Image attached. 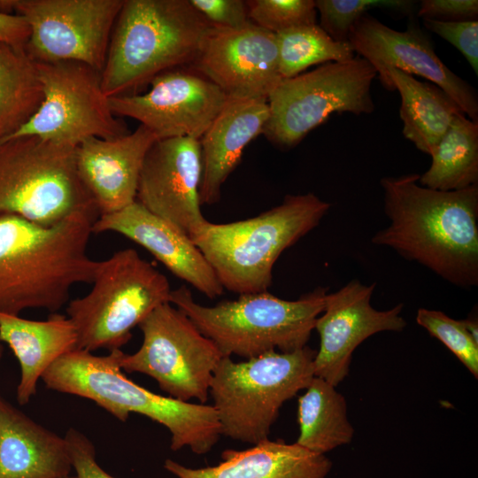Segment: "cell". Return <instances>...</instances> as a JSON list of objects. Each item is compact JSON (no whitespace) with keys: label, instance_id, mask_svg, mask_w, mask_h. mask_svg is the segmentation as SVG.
<instances>
[{"label":"cell","instance_id":"obj_7","mask_svg":"<svg viewBox=\"0 0 478 478\" xmlns=\"http://www.w3.org/2000/svg\"><path fill=\"white\" fill-rule=\"evenodd\" d=\"M315 355L306 345L239 362L223 357L209 389L221 435L252 445L268 439L281 407L313 379Z\"/></svg>","mask_w":478,"mask_h":478},{"label":"cell","instance_id":"obj_6","mask_svg":"<svg viewBox=\"0 0 478 478\" xmlns=\"http://www.w3.org/2000/svg\"><path fill=\"white\" fill-rule=\"evenodd\" d=\"M327 294V288L318 287L297 300H285L265 291L242 294L237 299L205 306L181 286L172 290L170 303L212 340L224 357L247 359L306 346L324 310Z\"/></svg>","mask_w":478,"mask_h":478},{"label":"cell","instance_id":"obj_39","mask_svg":"<svg viewBox=\"0 0 478 478\" xmlns=\"http://www.w3.org/2000/svg\"><path fill=\"white\" fill-rule=\"evenodd\" d=\"M3 352H4V347L3 345L0 343V361H1V358L3 357Z\"/></svg>","mask_w":478,"mask_h":478},{"label":"cell","instance_id":"obj_5","mask_svg":"<svg viewBox=\"0 0 478 478\" xmlns=\"http://www.w3.org/2000/svg\"><path fill=\"white\" fill-rule=\"evenodd\" d=\"M329 208L312 192L287 195L255 217L219 224L206 220L189 236L223 289L239 295L265 292L280 255L315 228Z\"/></svg>","mask_w":478,"mask_h":478},{"label":"cell","instance_id":"obj_26","mask_svg":"<svg viewBox=\"0 0 478 478\" xmlns=\"http://www.w3.org/2000/svg\"><path fill=\"white\" fill-rule=\"evenodd\" d=\"M297 420L299 446L318 454L348 444L354 428L347 414L344 397L335 386L314 376L305 392L298 398Z\"/></svg>","mask_w":478,"mask_h":478},{"label":"cell","instance_id":"obj_31","mask_svg":"<svg viewBox=\"0 0 478 478\" xmlns=\"http://www.w3.org/2000/svg\"><path fill=\"white\" fill-rule=\"evenodd\" d=\"M417 323L441 341L477 378L478 343L467 331L464 320H454L441 311L420 308Z\"/></svg>","mask_w":478,"mask_h":478},{"label":"cell","instance_id":"obj_18","mask_svg":"<svg viewBox=\"0 0 478 478\" xmlns=\"http://www.w3.org/2000/svg\"><path fill=\"white\" fill-rule=\"evenodd\" d=\"M201 173L199 140H157L144 158L136 201L189 235L207 220L199 199Z\"/></svg>","mask_w":478,"mask_h":478},{"label":"cell","instance_id":"obj_3","mask_svg":"<svg viewBox=\"0 0 478 478\" xmlns=\"http://www.w3.org/2000/svg\"><path fill=\"white\" fill-rule=\"evenodd\" d=\"M120 350L104 356L74 350L57 359L42 380L47 389L92 400L123 422L134 412L163 425L174 451L188 447L195 454L209 452L222 436L214 407L161 396L136 384L119 366Z\"/></svg>","mask_w":478,"mask_h":478},{"label":"cell","instance_id":"obj_23","mask_svg":"<svg viewBox=\"0 0 478 478\" xmlns=\"http://www.w3.org/2000/svg\"><path fill=\"white\" fill-rule=\"evenodd\" d=\"M71 471L65 437L0 395V478H67Z\"/></svg>","mask_w":478,"mask_h":478},{"label":"cell","instance_id":"obj_29","mask_svg":"<svg viewBox=\"0 0 478 478\" xmlns=\"http://www.w3.org/2000/svg\"><path fill=\"white\" fill-rule=\"evenodd\" d=\"M275 36L281 79L297 76L314 65L346 61L356 55L349 42L333 40L317 24L294 27Z\"/></svg>","mask_w":478,"mask_h":478},{"label":"cell","instance_id":"obj_14","mask_svg":"<svg viewBox=\"0 0 478 478\" xmlns=\"http://www.w3.org/2000/svg\"><path fill=\"white\" fill-rule=\"evenodd\" d=\"M144 94L109 97L116 116L140 122L158 140H199L227 104L223 91L190 66L166 71L150 82Z\"/></svg>","mask_w":478,"mask_h":478},{"label":"cell","instance_id":"obj_13","mask_svg":"<svg viewBox=\"0 0 478 478\" xmlns=\"http://www.w3.org/2000/svg\"><path fill=\"white\" fill-rule=\"evenodd\" d=\"M124 0H0V12L23 17L35 61H78L101 71Z\"/></svg>","mask_w":478,"mask_h":478},{"label":"cell","instance_id":"obj_40","mask_svg":"<svg viewBox=\"0 0 478 478\" xmlns=\"http://www.w3.org/2000/svg\"><path fill=\"white\" fill-rule=\"evenodd\" d=\"M67 478H75V476L74 475H73V476L70 475Z\"/></svg>","mask_w":478,"mask_h":478},{"label":"cell","instance_id":"obj_16","mask_svg":"<svg viewBox=\"0 0 478 478\" xmlns=\"http://www.w3.org/2000/svg\"><path fill=\"white\" fill-rule=\"evenodd\" d=\"M190 67L234 100H267L282 80L275 35L252 22L239 28L210 26Z\"/></svg>","mask_w":478,"mask_h":478},{"label":"cell","instance_id":"obj_1","mask_svg":"<svg viewBox=\"0 0 478 478\" xmlns=\"http://www.w3.org/2000/svg\"><path fill=\"white\" fill-rule=\"evenodd\" d=\"M420 174L381 180L389 225L371 239L461 288L478 284V185L455 191L421 186Z\"/></svg>","mask_w":478,"mask_h":478},{"label":"cell","instance_id":"obj_37","mask_svg":"<svg viewBox=\"0 0 478 478\" xmlns=\"http://www.w3.org/2000/svg\"><path fill=\"white\" fill-rule=\"evenodd\" d=\"M29 35L30 28L23 17L0 12V42L26 45Z\"/></svg>","mask_w":478,"mask_h":478},{"label":"cell","instance_id":"obj_12","mask_svg":"<svg viewBox=\"0 0 478 478\" xmlns=\"http://www.w3.org/2000/svg\"><path fill=\"white\" fill-rule=\"evenodd\" d=\"M36 65L43 100L35 115L7 138L34 135L76 148L89 138L109 139L128 133L112 112L99 71L70 60L36 61Z\"/></svg>","mask_w":478,"mask_h":478},{"label":"cell","instance_id":"obj_11","mask_svg":"<svg viewBox=\"0 0 478 478\" xmlns=\"http://www.w3.org/2000/svg\"><path fill=\"white\" fill-rule=\"evenodd\" d=\"M138 327L142 345L133 354L120 350V369L153 378L171 397L205 404L214 370L224 357L216 344L171 303L157 307Z\"/></svg>","mask_w":478,"mask_h":478},{"label":"cell","instance_id":"obj_36","mask_svg":"<svg viewBox=\"0 0 478 478\" xmlns=\"http://www.w3.org/2000/svg\"><path fill=\"white\" fill-rule=\"evenodd\" d=\"M418 16L444 22L477 20V0H423Z\"/></svg>","mask_w":478,"mask_h":478},{"label":"cell","instance_id":"obj_27","mask_svg":"<svg viewBox=\"0 0 478 478\" xmlns=\"http://www.w3.org/2000/svg\"><path fill=\"white\" fill-rule=\"evenodd\" d=\"M42 100L36 61L25 45L0 42V140L23 127Z\"/></svg>","mask_w":478,"mask_h":478},{"label":"cell","instance_id":"obj_17","mask_svg":"<svg viewBox=\"0 0 478 478\" xmlns=\"http://www.w3.org/2000/svg\"><path fill=\"white\" fill-rule=\"evenodd\" d=\"M375 286V282L365 285L352 280L327 294L324 310L314 326L320 336L314 376L337 386L349 374L352 353L361 343L374 334L400 332L406 327L401 316L403 304L385 311L372 306Z\"/></svg>","mask_w":478,"mask_h":478},{"label":"cell","instance_id":"obj_21","mask_svg":"<svg viewBox=\"0 0 478 478\" xmlns=\"http://www.w3.org/2000/svg\"><path fill=\"white\" fill-rule=\"evenodd\" d=\"M268 117L267 100H227L199 139L201 204L219 202L222 185L238 165L246 146L263 133Z\"/></svg>","mask_w":478,"mask_h":478},{"label":"cell","instance_id":"obj_20","mask_svg":"<svg viewBox=\"0 0 478 478\" xmlns=\"http://www.w3.org/2000/svg\"><path fill=\"white\" fill-rule=\"evenodd\" d=\"M145 127L103 139L89 138L75 150L76 169L99 215L112 213L136 201L144 158L157 141Z\"/></svg>","mask_w":478,"mask_h":478},{"label":"cell","instance_id":"obj_35","mask_svg":"<svg viewBox=\"0 0 478 478\" xmlns=\"http://www.w3.org/2000/svg\"><path fill=\"white\" fill-rule=\"evenodd\" d=\"M64 437L75 478H114L98 465L95 445L84 434L71 428Z\"/></svg>","mask_w":478,"mask_h":478},{"label":"cell","instance_id":"obj_25","mask_svg":"<svg viewBox=\"0 0 478 478\" xmlns=\"http://www.w3.org/2000/svg\"><path fill=\"white\" fill-rule=\"evenodd\" d=\"M388 75L401 96L404 136L418 150L431 155L455 118L464 112L434 83L420 81L395 68L389 69Z\"/></svg>","mask_w":478,"mask_h":478},{"label":"cell","instance_id":"obj_22","mask_svg":"<svg viewBox=\"0 0 478 478\" xmlns=\"http://www.w3.org/2000/svg\"><path fill=\"white\" fill-rule=\"evenodd\" d=\"M216 466L192 468L171 459L164 468L177 478H327L332 461L298 444L266 439L242 451L222 452Z\"/></svg>","mask_w":478,"mask_h":478},{"label":"cell","instance_id":"obj_19","mask_svg":"<svg viewBox=\"0 0 478 478\" xmlns=\"http://www.w3.org/2000/svg\"><path fill=\"white\" fill-rule=\"evenodd\" d=\"M92 231L115 232L136 243L173 275L209 298L223 293L215 272L189 235L137 201L118 212L99 215Z\"/></svg>","mask_w":478,"mask_h":478},{"label":"cell","instance_id":"obj_30","mask_svg":"<svg viewBox=\"0 0 478 478\" xmlns=\"http://www.w3.org/2000/svg\"><path fill=\"white\" fill-rule=\"evenodd\" d=\"M320 27L335 41L348 42L355 22L374 7L409 12L412 1L405 0H316Z\"/></svg>","mask_w":478,"mask_h":478},{"label":"cell","instance_id":"obj_9","mask_svg":"<svg viewBox=\"0 0 478 478\" xmlns=\"http://www.w3.org/2000/svg\"><path fill=\"white\" fill-rule=\"evenodd\" d=\"M75 150L34 135L0 140V214L44 226L79 212L99 214L79 178Z\"/></svg>","mask_w":478,"mask_h":478},{"label":"cell","instance_id":"obj_10","mask_svg":"<svg viewBox=\"0 0 478 478\" xmlns=\"http://www.w3.org/2000/svg\"><path fill=\"white\" fill-rule=\"evenodd\" d=\"M376 76L373 66L355 55L282 79L267 97L269 117L262 134L275 146L289 149L334 112H373L371 86Z\"/></svg>","mask_w":478,"mask_h":478},{"label":"cell","instance_id":"obj_34","mask_svg":"<svg viewBox=\"0 0 478 478\" xmlns=\"http://www.w3.org/2000/svg\"><path fill=\"white\" fill-rule=\"evenodd\" d=\"M189 3L211 26L239 28L251 22L246 1L189 0Z\"/></svg>","mask_w":478,"mask_h":478},{"label":"cell","instance_id":"obj_24","mask_svg":"<svg viewBox=\"0 0 478 478\" xmlns=\"http://www.w3.org/2000/svg\"><path fill=\"white\" fill-rule=\"evenodd\" d=\"M0 341L13 351L20 366L17 401L23 405L36 393L37 382L60 357L76 350L77 330L64 314L52 312L33 320L0 312Z\"/></svg>","mask_w":478,"mask_h":478},{"label":"cell","instance_id":"obj_38","mask_svg":"<svg viewBox=\"0 0 478 478\" xmlns=\"http://www.w3.org/2000/svg\"><path fill=\"white\" fill-rule=\"evenodd\" d=\"M466 328L472 338L478 343V324L476 317H469L464 320Z\"/></svg>","mask_w":478,"mask_h":478},{"label":"cell","instance_id":"obj_2","mask_svg":"<svg viewBox=\"0 0 478 478\" xmlns=\"http://www.w3.org/2000/svg\"><path fill=\"white\" fill-rule=\"evenodd\" d=\"M98 216L79 212L44 226L0 214V312H57L73 285L92 283L98 261L88 256L87 247Z\"/></svg>","mask_w":478,"mask_h":478},{"label":"cell","instance_id":"obj_33","mask_svg":"<svg viewBox=\"0 0 478 478\" xmlns=\"http://www.w3.org/2000/svg\"><path fill=\"white\" fill-rule=\"evenodd\" d=\"M423 25L457 48L478 74V20L444 22L423 19Z\"/></svg>","mask_w":478,"mask_h":478},{"label":"cell","instance_id":"obj_4","mask_svg":"<svg viewBox=\"0 0 478 478\" xmlns=\"http://www.w3.org/2000/svg\"><path fill=\"white\" fill-rule=\"evenodd\" d=\"M210 26L189 0H124L101 71L104 93L134 95L158 74L190 66Z\"/></svg>","mask_w":478,"mask_h":478},{"label":"cell","instance_id":"obj_8","mask_svg":"<svg viewBox=\"0 0 478 478\" xmlns=\"http://www.w3.org/2000/svg\"><path fill=\"white\" fill-rule=\"evenodd\" d=\"M92 284L87 295L66 306L78 334L76 350L89 352L120 349L135 327L170 303L173 290L167 278L132 248L98 261Z\"/></svg>","mask_w":478,"mask_h":478},{"label":"cell","instance_id":"obj_32","mask_svg":"<svg viewBox=\"0 0 478 478\" xmlns=\"http://www.w3.org/2000/svg\"><path fill=\"white\" fill-rule=\"evenodd\" d=\"M246 4L250 20L274 35L316 24L313 0H250Z\"/></svg>","mask_w":478,"mask_h":478},{"label":"cell","instance_id":"obj_15","mask_svg":"<svg viewBox=\"0 0 478 478\" xmlns=\"http://www.w3.org/2000/svg\"><path fill=\"white\" fill-rule=\"evenodd\" d=\"M348 42L356 55L373 66L386 89L395 90L388 75L389 69L421 76L448 94L467 118L478 122L476 90L443 64L418 26L409 24L405 31L395 30L366 12L351 27Z\"/></svg>","mask_w":478,"mask_h":478},{"label":"cell","instance_id":"obj_28","mask_svg":"<svg viewBox=\"0 0 478 478\" xmlns=\"http://www.w3.org/2000/svg\"><path fill=\"white\" fill-rule=\"evenodd\" d=\"M429 168L419 183L440 191H455L478 185V122L458 115L433 153Z\"/></svg>","mask_w":478,"mask_h":478}]
</instances>
